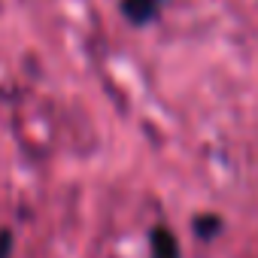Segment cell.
I'll return each instance as SVG.
<instances>
[{
  "instance_id": "1",
  "label": "cell",
  "mask_w": 258,
  "mask_h": 258,
  "mask_svg": "<svg viewBox=\"0 0 258 258\" xmlns=\"http://www.w3.org/2000/svg\"><path fill=\"white\" fill-rule=\"evenodd\" d=\"M149 246H152V258H182L179 240L167 225H155L149 231Z\"/></svg>"
},
{
  "instance_id": "3",
  "label": "cell",
  "mask_w": 258,
  "mask_h": 258,
  "mask_svg": "<svg viewBox=\"0 0 258 258\" xmlns=\"http://www.w3.org/2000/svg\"><path fill=\"white\" fill-rule=\"evenodd\" d=\"M219 228H222V222H219L216 216H201V219H195V231H198V237H201V240L216 237V234H219Z\"/></svg>"
},
{
  "instance_id": "2",
  "label": "cell",
  "mask_w": 258,
  "mask_h": 258,
  "mask_svg": "<svg viewBox=\"0 0 258 258\" xmlns=\"http://www.w3.org/2000/svg\"><path fill=\"white\" fill-rule=\"evenodd\" d=\"M155 4L158 0H121V10L127 13V19L131 22H149L152 13H155Z\"/></svg>"
},
{
  "instance_id": "4",
  "label": "cell",
  "mask_w": 258,
  "mask_h": 258,
  "mask_svg": "<svg viewBox=\"0 0 258 258\" xmlns=\"http://www.w3.org/2000/svg\"><path fill=\"white\" fill-rule=\"evenodd\" d=\"M10 255H13V234L0 231V258H10Z\"/></svg>"
}]
</instances>
